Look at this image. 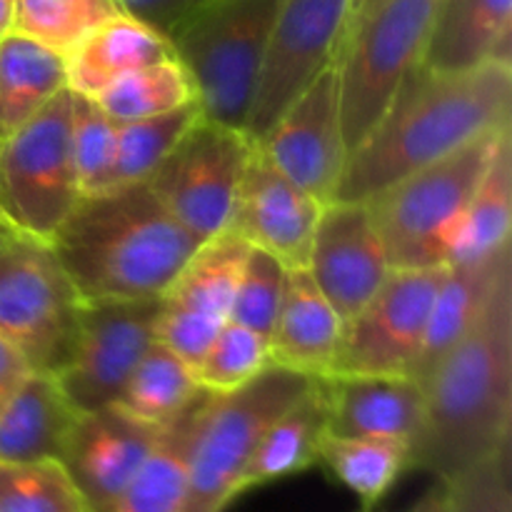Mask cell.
Instances as JSON below:
<instances>
[{"label": "cell", "instance_id": "26", "mask_svg": "<svg viewBox=\"0 0 512 512\" xmlns=\"http://www.w3.org/2000/svg\"><path fill=\"white\" fill-rule=\"evenodd\" d=\"M325 433H328L325 378H315L310 388L263 435L240 475L238 495L318 465L320 440Z\"/></svg>", "mask_w": 512, "mask_h": 512}, {"label": "cell", "instance_id": "14", "mask_svg": "<svg viewBox=\"0 0 512 512\" xmlns=\"http://www.w3.org/2000/svg\"><path fill=\"white\" fill-rule=\"evenodd\" d=\"M250 245L233 233L208 238L160 295L158 340L190 368L230 320Z\"/></svg>", "mask_w": 512, "mask_h": 512}, {"label": "cell", "instance_id": "9", "mask_svg": "<svg viewBox=\"0 0 512 512\" xmlns=\"http://www.w3.org/2000/svg\"><path fill=\"white\" fill-rule=\"evenodd\" d=\"M80 198L65 88L0 143V215L18 233L50 243Z\"/></svg>", "mask_w": 512, "mask_h": 512}, {"label": "cell", "instance_id": "37", "mask_svg": "<svg viewBox=\"0 0 512 512\" xmlns=\"http://www.w3.org/2000/svg\"><path fill=\"white\" fill-rule=\"evenodd\" d=\"M285 273L288 268L275 255L250 245L230 308V320L268 338L283 298Z\"/></svg>", "mask_w": 512, "mask_h": 512}, {"label": "cell", "instance_id": "43", "mask_svg": "<svg viewBox=\"0 0 512 512\" xmlns=\"http://www.w3.org/2000/svg\"><path fill=\"white\" fill-rule=\"evenodd\" d=\"M383 3H385V0H350L348 25H353L355 20L365 18L368 13H373V10L378 8V5H383ZM348 25H345V28H348Z\"/></svg>", "mask_w": 512, "mask_h": 512}, {"label": "cell", "instance_id": "27", "mask_svg": "<svg viewBox=\"0 0 512 512\" xmlns=\"http://www.w3.org/2000/svg\"><path fill=\"white\" fill-rule=\"evenodd\" d=\"M68 88L65 55L23 33L0 40V143Z\"/></svg>", "mask_w": 512, "mask_h": 512}, {"label": "cell", "instance_id": "5", "mask_svg": "<svg viewBox=\"0 0 512 512\" xmlns=\"http://www.w3.org/2000/svg\"><path fill=\"white\" fill-rule=\"evenodd\" d=\"M283 0H203L168 33L203 115L245 130Z\"/></svg>", "mask_w": 512, "mask_h": 512}, {"label": "cell", "instance_id": "2", "mask_svg": "<svg viewBox=\"0 0 512 512\" xmlns=\"http://www.w3.org/2000/svg\"><path fill=\"white\" fill-rule=\"evenodd\" d=\"M512 68L488 63L470 73L405 75L378 128L348 155L335 200L365 203L405 175L475 138L510 128Z\"/></svg>", "mask_w": 512, "mask_h": 512}, {"label": "cell", "instance_id": "44", "mask_svg": "<svg viewBox=\"0 0 512 512\" xmlns=\"http://www.w3.org/2000/svg\"><path fill=\"white\" fill-rule=\"evenodd\" d=\"M15 235H18V230H15L13 225H10L8 220H5L3 215H0V253H3V250L8 248L10 243H13Z\"/></svg>", "mask_w": 512, "mask_h": 512}, {"label": "cell", "instance_id": "19", "mask_svg": "<svg viewBox=\"0 0 512 512\" xmlns=\"http://www.w3.org/2000/svg\"><path fill=\"white\" fill-rule=\"evenodd\" d=\"M328 433L388 438L413 445L423 428V385L393 375H330L325 378Z\"/></svg>", "mask_w": 512, "mask_h": 512}, {"label": "cell", "instance_id": "10", "mask_svg": "<svg viewBox=\"0 0 512 512\" xmlns=\"http://www.w3.org/2000/svg\"><path fill=\"white\" fill-rule=\"evenodd\" d=\"M255 140L200 115L145 183L163 208L200 240L225 233Z\"/></svg>", "mask_w": 512, "mask_h": 512}, {"label": "cell", "instance_id": "16", "mask_svg": "<svg viewBox=\"0 0 512 512\" xmlns=\"http://www.w3.org/2000/svg\"><path fill=\"white\" fill-rule=\"evenodd\" d=\"M390 270L368 205L350 200L323 205L315 225L308 273L343 325L368 305Z\"/></svg>", "mask_w": 512, "mask_h": 512}, {"label": "cell", "instance_id": "34", "mask_svg": "<svg viewBox=\"0 0 512 512\" xmlns=\"http://www.w3.org/2000/svg\"><path fill=\"white\" fill-rule=\"evenodd\" d=\"M70 148L80 195L113 188L118 125L100 110L95 98L70 90Z\"/></svg>", "mask_w": 512, "mask_h": 512}, {"label": "cell", "instance_id": "45", "mask_svg": "<svg viewBox=\"0 0 512 512\" xmlns=\"http://www.w3.org/2000/svg\"><path fill=\"white\" fill-rule=\"evenodd\" d=\"M360 512H370V510H365V508H363V510H360Z\"/></svg>", "mask_w": 512, "mask_h": 512}, {"label": "cell", "instance_id": "4", "mask_svg": "<svg viewBox=\"0 0 512 512\" xmlns=\"http://www.w3.org/2000/svg\"><path fill=\"white\" fill-rule=\"evenodd\" d=\"M508 130L480 135L473 143L365 200L390 268L420 270L448 265L470 198Z\"/></svg>", "mask_w": 512, "mask_h": 512}, {"label": "cell", "instance_id": "42", "mask_svg": "<svg viewBox=\"0 0 512 512\" xmlns=\"http://www.w3.org/2000/svg\"><path fill=\"white\" fill-rule=\"evenodd\" d=\"M15 30V0H0V40Z\"/></svg>", "mask_w": 512, "mask_h": 512}, {"label": "cell", "instance_id": "40", "mask_svg": "<svg viewBox=\"0 0 512 512\" xmlns=\"http://www.w3.org/2000/svg\"><path fill=\"white\" fill-rule=\"evenodd\" d=\"M33 373L28 360L0 335V410L13 398L15 390L23 385V380Z\"/></svg>", "mask_w": 512, "mask_h": 512}, {"label": "cell", "instance_id": "39", "mask_svg": "<svg viewBox=\"0 0 512 512\" xmlns=\"http://www.w3.org/2000/svg\"><path fill=\"white\" fill-rule=\"evenodd\" d=\"M200 3L203 0H120V8L168 35Z\"/></svg>", "mask_w": 512, "mask_h": 512}, {"label": "cell", "instance_id": "38", "mask_svg": "<svg viewBox=\"0 0 512 512\" xmlns=\"http://www.w3.org/2000/svg\"><path fill=\"white\" fill-rule=\"evenodd\" d=\"M443 512H512L510 445L478 468L445 483Z\"/></svg>", "mask_w": 512, "mask_h": 512}, {"label": "cell", "instance_id": "24", "mask_svg": "<svg viewBox=\"0 0 512 512\" xmlns=\"http://www.w3.org/2000/svg\"><path fill=\"white\" fill-rule=\"evenodd\" d=\"M512 270V245H503L498 253L470 263L445 265L443 283L430 310L428 333L415 363L413 380L423 383L440 358L473 328L475 320L493 298L495 285Z\"/></svg>", "mask_w": 512, "mask_h": 512}, {"label": "cell", "instance_id": "21", "mask_svg": "<svg viewBox=\"0 0 512 512\" xmlns=\"http://www.w3.org/2000/svg\"><path fill=\"white\" fill-rule=\"evenodd\" d=\"M343 335V320L325 300L308 268L285 273L283 298L268 335L270 365L308 375L330 378Z\"/></svg>", "mask_w": 512, "mask_h": 512}, {"label": "cell", "instance_id": "36", "mask_svg": "<svg viewBox=\"0 0 512 512\" xmlns=\"http://www.w3.org/2000/svg\"><path fill=\"white\" fill-rule=\"evenodd\" d=\"M270 365L268 338L245 325L228 323L220 328L210 348L193 368L200 388L210 393H230L250 383L260 370Z\"/></svg>", "mask_w": 512, "mask_h": 512}, {"label": "cell", "instance_id": "18", "mask_svg": "<svg viewBox=\"0 0 512 512\" xmlns=\"http://www.w3.org/2000/svg\"><path fill=\"white\" fill-rule=\"evenodd\" d=\"M163 428L135 418L118 403L78 415L60 463L90 512L105 510L123 493Z\"/></svg>", "mask_w": 512, "mask_h": 512}, {"label": "cell", "instance_id": "17", "mask_svg": "<svg viewBox=\"0 0 512 512\" xmlns=\"http://www.w3.org/2000/svg\"><path fill=\"white\" fill-rule=\"evenodd\" d=\"M323 205L285 178L255 143L238 185L228 233L275 255L285 268H308Z\"/></svg>", "mask_w": 512, "mask_h": 512}, {"label": "cell", "instance_id": "15", "mask_svg": "<svg viewBox=\"0 0 512 512\" xmlns=\"http://www.w3.org/2000/svg\"><path fill=\"white\" fill-rule=\"evenodd\" d=\"M258 145L275 168L310 198L320 205L333 203L348 160L335 63L283 110Z\"/></svg>", "mask_w": 512, "mask_h": 512}, {"label": "cell", "instance_id": "31", "mask_svg": "<svg viewBox=\"0 0 512 512\" xmlns=\"http://www.w3.org/2000/svg\"><path fill=\"white\" fill-rule=\"evenodd\" d=\"M193 100H198L195 83L178 58L130 70L95 95V103L115 125L168 113Z\"/></svg>", "mask_w": 512, "mask_h": 512}, {"label": "cell", "instance_id": "1", "mask_svg": "<svg viewBox=\"0 0 512 512\" xmlns=\"http://www.w3.org/2000/svg\"><path fill=\"white\" fill-rule=\"evenodd\" d=\"M423 428L408 470L450 483L510 445L512 425V270L495 285L473 328L423 380Z\"/></svg>", "mask_w": 512, "mask_h": 512}, {"label": "cell", "instance_id": "33", "mask_svg": "<svg viewBox=\"0 0 512 512\" xmlns=\"http://www.w3.org/2000/svg\"><path fill=\"white\" fill-rule=\"evenodd\" d=\"M118 13H123L120 0H15V33L65 55Z\"/></svg>", "mask_w": 512, "mask_h": 512}, {"label": "cell", "instance_id": "35", "mask_svg": "<svg viewBox=\"0 0 512 512\" xmlns=\"http://www.w3.org/2000/svg\"><path fill=\"white\" fill-rule=\"evenodd\" d=\"M0 512H90L60 460L0 463Z\"/></svg>", "mask_w": 512, "mask_h": 512}, {"label": "cell", "instance_id": "28", "mask_svg": "<svg viewBox=\"0 0 512 512\" xmlns=\"http://www.w3.org/2000/svg\"><path fill=\"white\" fill-rule=\"evenodd\" d=\"M512 228V138H500L483 180L470 198L450 248L448 265L488 258L510 243Z\"/></svg>", "mask_w": 512, "mask_h": 512}, {"label": "cell", "instance_id": "23", "mask_svg": "<svg viewBox=\"0 0 512 512\" xmlns=\"http://www.w3.org/2000/svg\"><path fill=\"white\" fill-rule=\"evenodd\" d=\"M53 373H30L0 410V463L60 460L78 420Z\"/></svg>", "mask_w": 512, "mask_h": 512}, {"label": "cell", "instance_id": "25", "mask_svg": "<svg viewBox=\"0 0 512 512\" xmlns=\"http://www.w3.org/2000/svg\"><path fill=\"white\" fill-rule=\"evenodd\" d=\"M213 393L203 390L178 418L170 420L123 493L100 512H183L188 495L190 453L200 418Z\"/></svg>", "mask_w": 512, "mask_h": 512}, {"label": "cell", "instance_id": "11", "mask_svg": "<svg viewBox=\"0 0 512 512\" xmlns=\"http://www.w3.org/2000/svg\"><path fill=\"white\" fill-rule=\"evenodd\" d=\"M445 265L390 270L378 293L343 325L333 375L413 378Z\"/></svg>", "mask_w": 512, "mask_h": 512}, {"label": "cell", "instance_id": "6", "mask_svg": "<svg viewBox=\"0 0 512 512\" xmlns=\"http://www.w3.org/2000/svg\"><path fill=\"white\" fill-rule=\"evenodd\" d=\"M315 378L268 365L250 383L213 393L190 453L183 512H223L238 498V483L270 425L310 388Z\"/></svg>", "mask_w": 512, "mask_h": 512}, {"label": "cell", "instance_id": "7", "mask_svg": "<svg viewBox=\"0 0 512 512\" xmlns=\"http://www.w3.org/2000/svg\"><path fill=\"white\" fill-rule=\"evenodd\" d=\"M435 0H385L355 20L335 53L348 155L378 128L405 75L420 63Z\"/></svg>", "mask_w": 512, "mask_h": 512}, {"label": "cell", "instance_id": "30", "mask_svg": "<svg viewBox=\"0 0 512 512\" xmlns=\"http://www.w3.org/2000/svg\"><path fill=\"white\" fill-rule=\"evenodd\" d=\"M203 390L195 380L193 368L158 340L133 370L118 405L145 423L168 425Z\"/></svg>", "mask_w": 512, "mask_h": 512}, {"label": "cell", "instance_id": "22", "mask_svg": "<svg viewBox=\"0 0 512 512\" xmlns=\"http://www.w3.org/2000/svg\"><path fill=\"white\" fill-rule=\"evenodd\" d=\"M168 58H175L168 35L135 15L118 13L65 53L68 88L95 98L120 75Z\"/></svg>", "mask_w": 512, "mask_h": 512}, {"label": "cell", "instance_id": "41", "mask_svg": "<svg viewBox=\"0 0 512 512\" xmlns=\"http://www.w3.org/2000/svg\"><path fill=\"white\" fill-rule=\"evenodd\" d=\"M445 508V483L435 480L433 488L425 490L405 512H443Z\"/></svg>", "mask_w": 512, "mask_h": 512}, {"label": "cell", "instance_id": "12", "mask_svg": "<svg viewBox=\"0 0 512 512\" xmlns=\"http://www.w3.org/2000/svg\"><path fill=\"white\" fill-rule=\"evenodd\" d=\"M160 298L83 300L78 340L58 378L78 413L118 403L125 383L158 343Z\"/></svg>", "mask_w": 512, "mask_h": 512}, {"label": "cell", "instance_id": "3", "mask_svg": "<svg viewBox=\"0 0 512 512\" xmlns=\"http://www.w3.org/2000/svg\"><path fill=\"white\" fill-rule=\"evenodd\" d=\"M148 183L83 195L50 248L83 300L160 298L203 245Z\"/></svg>", "mask_w": 512, "mask_h": 512}, {"label": "cell", "instance_id": "20", "mask_svg": "<svg viewBox=\"0 0 512 512\" xmlns=\"http://www.w3.org/2000/svg\"><path fill=\"white\" fill-rule=\"evenodd\" d=\"M512 55V0H435L420 65L430 73H470Z\"/></svg>", "mask_w": 512, "mask_h": 512}, {"label": "cell", "instance_id": "29", "mask_svg": "<svg viewBox=\"0 0 512 512\" xmlns=\"http://www.w3.org/2000/svg\"><path fill=\"white\" fill-rule=\"evenodd\" d=\"M318 465H325L340 485L358 495L365 510H373L408 470V443L325 433Z\"/></svg>", "mask_w": 512, "mask_h": 512}, {"label": "cell", "instance_id": "8", "mask_svg": "<svg viewBox=\"0 0 512 512\" xmlns=\"http://www.w3.org/2000/svg\"><path fill=\"white\" fill-rule=\"evenodd\" d=\"M83 298L50 243L18 233L0 253V335L35 373L58 375L78 340Z\"/></svg>", "mask_w": 512, "mask_h": 512}, {"label": "cell", "instance_id": "32", "mask_svg": "<svg viewBox=\"0 0 512 512\" xmlns=\"http://www.w3.org/2000/svg\"><path fill=\"white\" fill-rule=\"evenodd\" d=\"M200 115L203 108L198 100H193L183 108L118 125L113 188L145 183Z\"/></svg>", "mask_w": 512, "mask_h": 512}, {"label": "cell", "instance_id": "13", "mask_svg": "<svg viewBox=\"0 0 512 512\" xmlns=\"http://www.w3.org/2000/svg\"><path fill=\"white\" fill-rule=\"evenodd\" d=\"M348 15L350 0H283L245 120L255 143L333 63Z\"/></svg>", "mask_w": 512, "mask_h": 512}]
</instances>
